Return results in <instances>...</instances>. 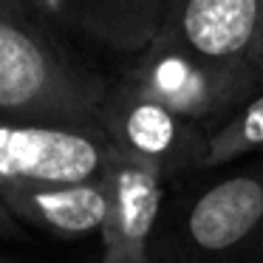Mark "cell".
I'll return each mask as SVG.
<instances>
[{"label": "cell", "instance_id": "obj_1", "mask_svg": "<svg viewBox=\"0 0 263 263\" xmlns=\"http://www.w3.org/2000/svg\"><path fill=\"white\" fill-rule=\"evenodd\" d=\"M108 85L46 23L0 9V116L99 125Z\"/></svg>", "mask_w": 263, "mask_h": 263}, {"label": "cell", "instance_id": "obj_2", "mask_svg": "<svg viewBox=\"0 0 263 263\" xmlns=\"http://www.w3.org/2000/svg\"><path fill=\"white\" fill-rule=\"evenodd\" d=\"M263 0H173L156 40L215 68L249 97L263 91Z\"/></svg>", "mask_w": 263, "mask_h": 263}, {"label": "cell", "instance_id": "obj_3", "mask_svg": "<svg viewBox=\"0 0 263 263\" xmlns=\"http://www.w3.org/2000/svg\"><path fill=\"white\" fill-rule=\"evenodd\" d=\"M110 156L114 142L99 125L0 116V190L97 178Z\"/></svg>", "mask_w": 263, "mask_h": 263}, {"label": "cell", "instance_id": "obj_4", "mask_svg": "<svg viewBox=\"0 0 263 263\" xmlns=\"http://www.w3.org/2000/svg\"><path fill=\"white\" fill-rule=\"evenodd\" d=\"M97 122L116 150L156 167L164 178L204 170L210 130L150 97L127 77L108 85Z\"/></svg>", "mask_w": 263, "mask_h": 263}, {"label": "cell", "instance_id": "obj_5", "mask_svg": "<svg viewBox=\"0 0 263 263\" xmlns=\"http://www.w3.org/2000/svg\"><path fill=\"white\" fill-rule=\"evenodd\" d=\"M130 60L133 63L125 77L133 85L147 91L159 102L170 105L187 119L204 125L210 133L252 99L243 88L218 74L215 68L156 37L144 51Z\"/></svg>", "mask_w": 263, "mask_h": 263}, {"label": "cell", "instance_id": "obj_6", "mask_svg": "<svg viewBox=\"0 0 263 263\" xmlns=\"http://www.w3.org/2000/svg\"><path fill=\"white\" fill-rule=\"evenodd\" d=\"M102 178L108 187V212L99 229L102 263H153L150 240L161 218L167 178L116 147Z\"/></svg>", "mask_w": 263, "mask_h": 263}, {"label": "cell", "instance_id": "obj_7", "mask_svg": "<svg viewBox=\"0 0 263 263\" xmlns=\"http://www.w3.org/2000/svg\"><path fill=\"white\" fill-rule=\"evenodd\" d=\"M173 0H26L29 12L48 29L136 57L161 29Z\"/></svg>", "mask_w": 263, "mask_h": 263}, {"label": "cell", "instance_id": "obj_8", "mask_svg": "<svg viewBox=\"0 0 263 263\" xmlns=\"http://www.w3.org/2000/svg\"><path fill=\"white\" fill-rule=\"evenodd\" d=\"M184 238L198 255H229L263 229V173H232L210 184L184 212Z\"/></svg>", "mask_w": 263, "mask_h": 263}, {"label": "cell", "instance_id": "obj_9", "mask_svg": "<svg viewBox=\"0 0 263 263\" xmlns=\"http://www.w3.org/2000/svg\"><path fill=\"white\" fill-rule=\"evenodd\" d=\"M0 198L6 201L20 223L46 229L60 238H82L99 232L108 212V187L102 176L85 181L3 187Z\"/></svg>", "mask_w": 263, "mask_h": 263}, {"label": "cell", "instance_id": "obj_10", "mask_svg": "<svg viewBox=\"0 0 263 263\" xmlns=\"http://www.w3.org/2000/svg\"><path fill=\"white\" fill-rule=\"evenodd\" d=\"M260 147H263V91L255 93L249 102H243L223 125H218L210 133L204 170L238 161L240 156Z\"/></svg>", "mask_w": 263, "mask_h": 263}, {"label": "cell", "instance_id": "obj_11", "mask_svg": "<svg viewBox=\"0 0 263 263\" xmlns=\"http://www.w3.org/2000/svg\"><path fill=\"white\" fill-rule=\"evenodd\" d=\"M23 238V227L12 215V210L6 206V201L0 198V240H17Z\"/></svg>", "mask_w": 263, "mask_h": 263}, {"label": "cell", "instance_id": "obj_12", "mask_svg": "<svg viewBox=\"0 0 263 263\" xmlns=\"http://www.w3.org/2000/svg\"><path fill=\"white\" fill-rule=\"evenodd\" d=\"M0 9L14 12V14H31L29 6H26V0H0ZM31 17H34V14H31Z\"/></svg>", "mask_w": 263, "mask_h": 263}, {"label": "cell", "instance_id": "obj_13", "mask_svg": "<svg viewBox=\"0 0 263 263\" xmlns=\"http://www.w3.org/2000/svg\"><path fill=\"white\" fill-rule=\"evenodd\" d=\"M260 63H263V37H260Z\"/></svg>", "mask_w": 263, "mask_h": 263}, {"label": "cell", "instance_id": "obj_14", "mask_svg": "<svg viewBox=\"0 0 263 263\" xmlns=\"http://www.w3.org/2000/svg\"><path fill=\"white\" fill-rule=\"evenodd\" d=\"M0 263H9V260H3V257H0Z\"/></svg>", "mask_w": 263, "mask_h": 263}]
</instances>
